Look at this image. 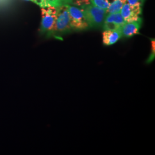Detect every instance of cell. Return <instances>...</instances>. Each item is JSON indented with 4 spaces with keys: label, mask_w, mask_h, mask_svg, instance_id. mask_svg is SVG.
Wrapping results in <instances>:
<instances>
[{
    "label": "cell",
    "mask_w": 155,
    "mask_h": 155,
    "mask_svg": "<svg viewBox=\"0 0 155 155\" xmlns=\"http://www.w3.org/2000/svg\"><path fill=\"white\" fill-rule=\"evenodd\" d=\"M58 1L61 5L71 4V0H58Z\"/></svg>",
    "instance_id": "cell-14"
},
{
    "label": "cell",
    "mask_w": 155,
    "mask_h": 155,
    "mask_svg": "<svg viewBox=\"0 0 155 155\" xmlns=\"http://www.w3.org/2000/svg\"><path fill=\"white\" fill-rule=\"evenodd\" d=\"M70 18V25L72 30L81 31L89 28L87 20L80 8L75 6L67 5Z\"/></svg>",
    "instance_id": "cell-4"
},
{
    "label": "cell",
    "mask_w": 155,
    "mask_h": 155,
    "mask_svg": "<svg viewBox=\"0 0 155 155\" xmlns=\"http://www.w3.org/2000/svg\"><path fill=\"white\" fill-rule=\"evenodd\" d=\"M53 1L55 2V3L56 5H57V6H61L60 4H59V1H58V0H53Z\"/></svg>",
    "instance_id": "cell-15"
},
{
    "label": "cell",
    "mask_w": 155,
    "mask_h": 155,
    "mask_svg": "<svg viewBox=\"0 0 155 155\" xmlns=\"http://www.w3.org/2000/svg\"><path fill=\"white\" fill-rule=\"evenodd\" d=\"M27 1H31L37 4L38 5L40 6V7H43L45 6L52 5L55 6L54 2L52 0H27Z\"/></svg>",
    "instance_id": "cell-10"
},
{
    "label": "cell",
    "mask_w": 155,
    "mask_h": 155,
    "mask_svg": "<svg viewBox=\"0 0 155 155\" xmlns=\"http://www.w3.org/2000/svg\"><path fill=\"white\" fill-rule=\"evenodd\" d=\"M81 9L89 24V28H100L103 26L107 14L106 10L92 4L81 6Z\"/></svg>",
    "instance_id": "cell-2"
},
{
    "label": "cell",
    "mask_w": 155,
    "mask_h": 155,
    "mask_svg": "<svg viewBox=\"0 0 155 155\" xmlns=\"http://www.w3.org/2000/svg\"><path fill=\"white\" fill-rule=\"evenodd\" d=\"M58 6L48 5L41 7V21L40 27V33L51 37L54 29L58 15Z\"/></svg>",
    "instance_id": "cell-1"
},
{
    "label": "cell",
    "mask_w": 155,
    "mask_h": 155,
    "mask_svg": "<svg viewBox=\"0 0 155 155\" xmlns=\"http://www.w3.org/2000/svg\"><path fill=\"white\" fill-rule=\"evenodd\" d=\"M127 0H115L106 10L107 13H116L120 12Z\"/></svg>",
    "instance_id": "cell-9"
},
{
    "label": "cell",
    "mask_w": 155,
    "mask_h": 155,
    "mask_svg": "<svg viewBox=\"0 0 155 155\" xmlns=\"http://www.w3.org/2000/svg\"><path fill=\"white\" fill-rule=\"evenodd\" d=\"M125 23L120 12L107 13L102 27L104 30H118Z\"/></svg>",
    "instance_id": "cell-6"
},
{
    "label": "cell",
    "mask_w": 155,
    "mask_h": 155,
    "mask_svg": "<svg viewBox=\"0 0 155 155\" xmlns=\"http://www.w3.org/2000/svg\"><path fill=\"white\" fill-rule=\"evenodd\" d=\"M91 4L90 0H71V4L75 6H83Z\"/></svg>",
    "instance_id": "cell-12"
},
{
    "label": "cell",
    "mask_w": 155,
    "mask_h": 155,
    "mask_svg": "<svg viewBox=\"0 0 155 155\" xmlns=\"http://www.w3.org/2000/svg\"><path fill=\"white\" fill-rule=\"evenodd\" d=\"M155 39H151V45H152L151 52L150 54L149 58H148V59L147 60V61H146L147 64H150V63H152V61H154L155 56Z\"/></svg>",
    "instance_id": "cell-11"
},
{
    "label": "cell",
    "mask_w": 155,
    "mask_h": 155,
    "mask_svg": "<svg viewBox=\"0 0 155 155\" xmlns=\"http://www.w3.org/2000/svg\"><path fill=\"white\" fill-rule=\"evenodd\" d=\"M120 13L126 22L140 20H141L140 16L142 13V6L125 3L122 6Z\"/></svg>",
    "instance_id": "cell-5"
},
{
    "label": "cell",
    "mask_w": 155,
    "mask_h": 155,
    "mask_svg": "<svg viewBox=\"0 0 155 155\" xmlns=\"http://www.w3.org/2000/svg\"><path fill=\"white\" fill-rule=\"evenodd\" d=\"M141 24L142 20L132 22H126L120 29L122 37L129 38L139 34L141 27Z\"/></svg>",
    "instance_id": "cell-7"
},
{
    "label": "cell",
    "mask_w": 155,
    "mask_h": 155,
    "mask_svg": "<svg viewBox=\"0 0 155 155\" xmlns=\"http://www.w3.org/2000/svg\"><path fill=\"white\" fill-rule=\"evenodd\" d=\"M120 29L104 30L102 33V43L106 46L113 45L122 38Z\"/></svg>",
    "instance_id": "cell-8"
},
{
    "label": "cell",
    "mask_w": 155,
    "mask_h": 155,
    "mask_svg": "<svg viewBox=\"0 0 155 155\" xmlns=\"http://www.w3.org/2000/svg\"><path fill=\"white\" fill-rule=\"evenodd\" d=\"M58 15L54 29L51 37H58L66 33H69L72 30L70 25V18L67 5L58 6Z\"/></svg>",
    "instance_id": "cell-3"
},
{
    "label": "cell",
    "mask_w": 155,
    "mask_h": 155,
    "mask_svg": "<svg viewBox=\"0 0 155 155\" xmlns=\"http://www.w3.org/2000/svg\"><path fill=\"white\" fill-rule=\"evenodd\" d=\"M145 0H127L126 3L130 5H139L143 6Z\"/></svg>",
    "instance_id": "cell-13"
}]
</instances>
